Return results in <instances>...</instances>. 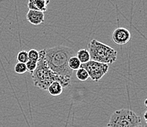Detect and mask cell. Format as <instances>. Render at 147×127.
I'll return each instance as SVG.
<instances>
[{"mask_svg": "<svg viewBox=\"0 0 147 127\" xmlns=\"http://www.w3.org/2000/svg\"><path fill=\"white\" fill-rule=\"evenodd\" d=\"M112 40L115 44L119 45H126L131 40V34L128 29L123 27H119L112 33Z\"/></svg>", "mask_w": 147, "mask_h": 127, "instance_id": "8992f818", "label": "cell"}, {"mask_svg": "<svg viewBox=\"0 0 147 127\" xmlns=\"http://www.w3.org/2000/svg\"><path fill=\"white\" fill-rule=\"evenodd\" d=\"M47 91L53 97H58L63 91V87L59 82H53L48 87Z\"/></svg>", "mask_w": 147, "mask_h": 127, "instance_id": "9c48e42d", "label": "cell"}, {"mask_svg": "<svg viewBox=\"0 0 147 127\" xmlns=\"http://www.w3.org/2000/svg\"><path fill=\"white\" fill-rule=\"evenodd\" d=\"M76 56L78 58L81 65L90 61V56L87 49H80L76 54Z\"/></svg>", "mask_w": 147, "mask_h": 127, "instance_id": "30bf717a", "label": "cell"}, {"mask_svg": "<svg viewBox=\"0 0 147 127\" xmlns=\"http://www.w3.org/2000/svg\"><path fill=\"white\" fill-rule=\"evenodd\" d=\"M68 66H69V69H71V70H78V69L81 68V63L80 62L78 58L76 56H72L71 58H69V61H68Z\"/></svg>", "mask_w": 147, "mask_h": 127, "instance_id": "8fae6325", "label": "cell"}, {"mask_svg": "<svg viewBox=\"0 0 147 127\" xmlns=\"http://www.w3.org/2000/svg\"><path fill=\"white\" fill-rule=\"evenodd\" d=\"M26 67V69H27V72L29 73H32L35 70V69L37 68V62L34 61H32V60H29L25 64Z\"/></svg>", "mask_w": 147, "mask_h": 127, "instance_id": "2e32d148", "label": "cell"}, {"mask_svg": "<svg viewBox=\"0 0 147 127\" xmlns=\"http://www.w3.org/2000/svg\"><path fill=\"white\" fill-rule=\"evenodd\" d=\"M76 55L73 48L64 45L45 49V59L49 67L61 77L71 79L73 71L69 69L68 61Z\"/></svg>", "mask_w": 147, "mask_h": 127, "instance_id": "6da1fadb", "label": "cell"}, {"mask_svg": "<svg viewBox=\"0 0 147 127\" xmlns=\"http://www.w3.org/2000/svg\"><path fill=\"white\" fill-rule=\"evenodd\" d=\"M40 58L37 61V68L32 73V78L34 86L43 91H47L48 87L53 82H59L61 86L68 87L71 79L61 77L51 70L45 59V49L39 51Z\"/></svg>", "mask_w": 147, "mask_h": 127, "instance_id": "7a4b0ae2", "label": "cell"}, {"mask_svg": "<svg viewBox=\"0 0 147 127\" xmlns=\"http://www.w3.org/2000/svg\"><path fill=\"white\" fill-rule=\"evenodd\" d=\"M28 57H29V60H32V61L37 62L40 58L39 51L36 50L35 49H31L28 52Z\"/></svg>", "mask_w": 147, "mask_h": 127, "instance_id": "9a60e30c", "label": "cell"}, {"mask_svg": "<svg viewBox=\"0 0 147 127\" xmlns=\"http://www.w3.org/2000/svg\"><path fill=\"white\" fill-rule=\"evenodd\" d=\"M45 15L44 13L37 10H30L26 13V20L31 24L34 26H39L44 23Z\"/></svg>", "mask_w": 147, "mask_h": 127, "instance_id": "52a82bcc", "label": "cell"}, {"mask_svg": "<svg viewBox=\"0 0 147 127\" xmlns=\"http://www.w3.org/2000/svg\"><path fill=\"white\" fill-rule=\"evenodd\" d=\"M16 59L18 62L24 63L26 64L29 61V57H28V52L26 50H21L19 53H18L16 56Z\"/></svg>", "mask_w": 147, "mask_h": 127, "instance_id": "4fadbf2b", "label": "cell"}, {"mask_svg": "<svg viewBox=\"0 0 147 127\" xmlns=\"http://www.w3.org/2000/svg\"><path fill=\"white\" fill-rule=\"evenodd\" d=\"M146 101H147V100L145 99V101H144V105H145L146 108Z\"/></svg>", "mask_w": 147, "mask_h": 127, "instance_id": "d6986e66", "label": "cell"}, {"mask_svg": "<svg viewBox=\"0 0 147 127\" xmlns=\"http://www.w3.org/2000/svg\"><path fill=\"white\" fill-rule=\"evenodd\" d=\"M136 127H146V126L143 125V124H141V125L138 126H136Z\"/></svg>", "mask_w": 147, "mask_h": 127, "instance_id": "ac0fdd59", "label": "cell"}, {"mask_svg": "<svg viewBox=\"0 0 147 127\" xmlns=\"http://www.w3.org/2000/svg\"><path fill=\"white\" fill-rule=\"evenodd\" d=\"M49 3V0H29L27 6L29 10H37L44 13L47 11Z\"/></svg>", "mask_w": 147, "mask_h": 127, "instance_id": "ba28073f", "label": "cell"}, {"mask_svg": "<svg viewBox=\"0 0 147 127\" xmlns=\"http://www.w3.org/2000/svg\"><path fill=\"white\" fill-rule=\"evenodd\" d=\"M88 51L90 60L98 61L106 65H112L117 61L118 53L115 49L95 39L92 40L88 45Z\"/></svg>", "mask_w": 147, "mask_h": 127, "instance_id": "3957f363", "label": "cell"}, {"mask_svg": "<svg viewBox=\"0 0 147 127\" xmlns=\"http://www.w3.org/2000/svg\"><path fill=\"white\" fill-rule=\"evenodd\" d=\"M142 124L141 118L129 109H121L111 115L107 127H136Z\"/></svg>", "mask_w": 147, "mask_h": 127, "instance_id": "277c9868", "label": "cell"}, {"mask_svg": "<svg viewBox=\"0 0 147 127\" xmlns=\"http://www.w3.org/2000/svg\"><path fill=\"white\" fill-rule=\"evenodd\" d=\"M14 70L17 74H24V73H26L27 72L26 65L24 64V63L19 62H18L16 65H15Z\"/></svg>", "mask_w": 147, "mask_h": 127, "instance_id": "5bb4252c", "label": "cell"}, {"mask_svg": "<svg viewBox=\"0 0 147 127\" xmlns=\"http://www.w3.org/2000/svg\"><path fill=\"white\" fill-rule=\"evenodd\" d=\"M76 77L80 81H86L89 78V76L88 73L84 68L81 67L78 70H76Z\"/></svg>", "mask_w": 147, "mask_h": 127, "instance_id": "7c38bea8", "label": "cell"}, {"mask_svg": "<svg viewBox=\"0 0 147 127\" xmlns=\"http://www.w3.org/2000/svg\"><path fill=\"white\" fill-rule=\"evenodd\" d=\"M146 114H147V112L146 111L145 113H144V120H145V121L146 122L147 121V118H146Z\"/></svg>", "mask_w": 147, "mask_h": 127, "instance_id": "e0dca14e", "label": "cell"}, {"mask_svg": "<svg viewBox=\"0 0 147 127\" xmlns=\"http://www.w3.org/2000/svg\"><path fill=\"white\" fill-rule=\"evenodd\" d=\"M81 67L84 68L87 72L89 78L92 79L93 81L97 82L100 81L103 77V76L108 73L109 69V65L90 60L87 63L82 64Z\"/></svg>", "mask_w": 147, "mask_h": 127, "instance_id": "5b68a950", "label": "cell"}]
</instances>
